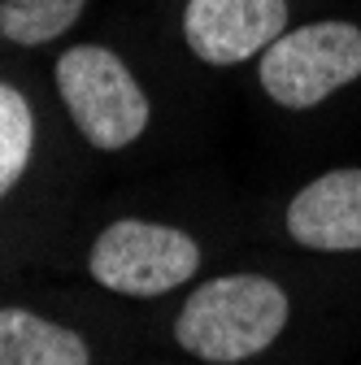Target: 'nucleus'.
Returning <instances> with one entry per match:
<instances>
[{"mask_svg":"<svg viewBox=\"0 0 361 365\" xmlns=\"http://www.w3.org/2000/svg\"><path fill=\"white\" fill-rule=\"evenodd\" d=\"M0 365H92L87 339L31 309H0Z\"/></svg>","mask_w":361,"mask_h":365,"instance_id":"obj_7","label":"nucleus"},{"mask_svg":"<svg viewBox=\"0 0 361 365\" xmlns=\"http://www.w3.org/2000/svg\"><path fill=\"white\" fill-rule=\"evenodd\" d=\"M288 235L309 252H361V170H327L288 200Z\"/></svg>","mask_w":361,"mask_h":365,"instance_id":"obj_6","label":"nucleus"},{"mask_svg":"<svg viewBox=\"0 0 361 365\" xmlns=\"http://www.w3.org/2000/svg\"><path fill=\"white\" fill-rule=\"evenodd\" d=\"M35 153V113L14 83H0V200H5Z\"/></svg>","mask_w":361,"mask_h":365,"instance_id":"obj_9","label":"nucleus"},{"mask_svg":"<svg viewBox=\"0 0 361 365\" xmlns=\"http://www.w3.org/2000/svg\"><path fill=\"white\" fill-rule=\"evenodd\" d=\"M257 78L265 96L292 113L322 105L361 78V26L344 18L288 26L257 57Z\"/></svg>","mask_w":361,"mask_h":365,"instance_id":"obj_3","label":"nucleus"},{"mask_svg":"<svg viewBox=\"0 0 361 365\" xmlns=\"http://www.w3.org/2000/svg\"><path fill=\"white\" fill-rule=\"evenodd\" d=\"M57 91L78 135L101 153H122L148 130L153 105L131 66L105 43H74L57 57Z\"/></svg>","mask_w":361,"mask_h":365,"instance_id":"obj_2","label":"nucleus"},{"mask_svg":"<svg viewBox=\"0 0 361 365\" xmlns=\"http://www.w3.org/2000/svg\"><path fill=\"white\" fill-rule=\"evenodd\" d=\"M288 0H188L183 39L205 66H244L288 31Z\"/></svg>","mask_w":361,"mask_h":365,"instance_id":"obj_5","label":"nucleus"},{"mask_svg":"<svg viewBox=\"0 0 361 365\" xmlns=\"http://www.w3.org/2000/svg\"><path fill=\"white\" fill-rule=\"evenodd\" d=\"M87 9V0H0V35L18 48H44L61 39Z\"/></svg>","mask_w":361,"mask_h":365,"instance_id":"obj_8","label":"nucleus"},{"mask_svg":"<svg viewBox=\"0 0 361 365\" xmlns=\"http://www.w3.org/2000/svg\"><path fill=\"white\" fill-rule=\"evenodd\" d=\"M292 300L265 274H222L200 283L174 317V339L205 365L261 356L288 331Z\"/></svg>","mask_w":361,"mask_h":365,"instance_id":"obj_1","label":"nucleus"},{"mask_svg":"<svg viewBox=\"0 0 361 365\" xmlns=\"http://www.w3.org/2000/svg\"><path fill=\"white\" fill-rule=\"evenodd\" d=\"M87 269L105 292L118 296H166L196 279L200 269V244L166 222L144 217H118L96 235L87 252Z\"/></svg>","mask_w":361,"mask_h":365,"instance_id":"obj_4","label":"nucleus"}]
</instances>
